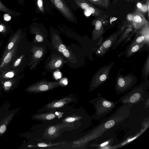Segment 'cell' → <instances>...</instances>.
<instances>
[{
  "label": "cell",
  "mask_w": 149,
  "mask_h": 149,
  "mask_svg": "<svg viewBox=\"0 0 149 149\" xmlns=\"http://www.w3.org/2000/svg\"><path fill=\"white\" fill-rule=\"evenodd\" d=\"M132 106L123 104L117 109L109 116L102 120L86 134L77 141V143L83 146L88 142L100 137L109 130L116 128L127 121L131 115Z\"/></svg>",
  "instance_id": "1"
},
{
  "label": "cell",
  "mask_w": 149,
  "mask_h": 149,
  "mask_svg": "<svg viewBox=\"0 0 149 149\" xmlns=\"http://www.w3.org/2000/svg\"><path fill=\"white\" fill-rule=\"evenodd\" d=\"M50 42L53 48L61 54L65 58V63L70 68L77 69L81 66L83 63V60L80 56V52L78 47L73 44L70 46L64 43L58 30L51 27L49 30Z\"/></svg>",
  "instance_id": "2"
},
{
  "label": "cell",
  "mask_w": 149,
  "mask_h": 149,
  "mask_svg": "<svg viewBox=\"0 0 149 149\" xmlns=\"http://www.w3.org/2000/svg\"><path fill=\"white\" fill-rule=\"evenodd\" d=\"M148 81H146L131 89L121 97L118 100V102L130 105L144 101L145 95L147 94L148 87Z\"/></svg>",
  "instance_id": "3"
},
{
  "label": "cell",
  "mask_w": 149,
  "mask_h": 149,
  "mask_svg": "<svg viewBox=\"0 0 149 149\" xmlns=\"http://www.w3.org/2000/svg\"><path fill=\"white\" fill-rule=\"evenodd\" d=\"M89 102L93 104L95 111L92 114L91 118L95 120H99L110 113L116 107L118 101L108 100L102 96H98L91 100Z\"/></svg>",
  "instance_id": "4"
},
{
  "label": "cell",
  "mask_w": 149,
  "mask_h": 149,
  "mask_svg": "<svg viewBox=\"0 0 149 149\" xmlns=\"http://www.w3.org/2000/svg\"><path fill=\"white\" fill-rule=\"evenodd\" d=\"M47 47L45 44L32 42L28 52V65L31 70L36 69L47 54Z\"/></svg>",
  "instance_id": "5"
},
{
  "label": "cell",
  "mask_w": 149,
  "mask_h": 149,
  "mask_svg": "<svg viewBox=\"0 0 149 149\" xmlns=\"http://www.w3.org/2000/svg\"><path fill=\"white\" fill-rule=\"evenodd\" d=\"M70 8L74 11L79 9L88 12L96 17H101L105 13L86 0H65Z\"/></svg>",
  "instance_id": "6"
},
{
  "label": "cell",
  "mask_w": 149,
  "mask_h": 149,
  "mask_svg": "<svg viewBox=\"0 0 149 149\" xmlns=\"http://www.w3.org/2000/svg\"><path fill=\"white\" fill-rule=\"evenodd\" d=\"M137 77L130 73L125 76L118 74L116 78L115 89L116 94H123L132 88L136 84Z\"/></svg>",
  "instance_id": "7"
},
{
  "label": "cell",
  "mask_w": 149,
  "mask_h": 149,
  "mask_svg": "<svg viewBox=\"0 0 149 149\" xmlns=\"http://www.w3.org/2000/svg\"><path fill=\"white\" fill-rule=\"evenodd\" d=\"M114 63V62H113L108 65L102 67L95 73L90 83L89 91L94 90L108 79Z\"/></svg>",
  "instance_id": "8"
},
{
  "label": "cell",
  "mask_w": 149,
  "mask_h": 149,
  "mask_svg": "<svg viewBox=\"0 0 149 149\" xmlns=\"http://www.w3.org/2000/svg\"><path fill=\"white\" fill-rule=\"evenodd\" d=\"M30 31L31 33L35 35L33 42L43 44L51 49V44L48 39V31L41 23L35 21L33 22L30 26Z\"/></svg>",
  "instance_id": "9"
},
{
  "label": "cell",
  "mask_w": 149,
  "mask_h": 149,
  "mask_svg": "<svg viewBox=\"0 0 149 149\" xmlns=\"http://www.w3.org/2000/svg\"><path fill=\"white\" fill-rule=\"evenodd\" d=\"M44 66L47 72H52L61 68L65 63L64 57L55 49L52 48Z\"/></svg>",
  "instance_id": "10"
},
{
  "label": "cell",
  "mask_w": 149,
  "mask_h": 149,
  "mask_svg": "<svg viewBox=\"0 0 149 149\" xmlns=\"http://www.w3.org/2000/svg\"><path fill=\"white\" fill-rule=\"evenodd\" d=\"M109 130L104 133L100 137L91 141L93 143L90 146L97 149H115L113 145L116 139V135Z\"/></svg>",
  "instance_id": "11"
},
{
  "label": "cell",
  "mask_w": 149,
  "mask_h": 149,
  "mask_svg": "<svg viewBox=\"0 0 149 149\" xmlns=\"http://www.w3.org/2000/svg\"><path fill=\"white\" fill-rule=\"evenodd\" d=\"M60 86H61L60 80L48 81L47 79H45L30 86L26 91L30 93H38L48 91Z\"/></svg>",
  "instance_id": "12"
},
{
  "label": "cell",
  "mask_w": 149,
  "mask_h": 149,
  "mask_svg": "<svg viewBox=\"0 0 149 149\" xmlns=\"http://www.w3.org/2000/svg\"><path fill=\"white\" fill-rule=\"evenodd\" d=\"M53 7L68 21L77 24V21L72 10L65 0H49Z\"/></svg>",
  "instance_id": "13"
},
{
  "label": "cell",
  "mask_w": 149,
  "mask_h": 149,
  "mask_svg": "<svg viewBox=\"0 0 149 149\" xmlns=\"http://www.w3.org/2000/svg\"><path fill=\"white\" fill-rule=\"evenodd\" d=\"M107 16L106 14L96 17L92 22L91 24L94 26L92 31L91 39L96 41L100 38L105 32V27L107 22Z\"/></svg>",
  "instance_id": "14"
},
{
  "label": "cell",
  "mask_w": 149,
  "mask_h": 149,
  "mask_svg": "<svg viewBox=\"0 0 149 149\" xmlns=\"http://www.w3.org/2000/svg\"><path fill=\"white\" fill-rule=\"evenodd\" d=\"M119 36L118 31L113 33L106 38L99 45L96 50V55L100 57L104 56L113 46Z\"/></svg>",
  "instance_id": "15"
},
{
  "label": "cell",
  "mask_w": 149,
  "mask_h": 149,
  "mask_svg": "<svg viewBox=\"0 0 149 149\" xmlns=\"http://www.w3.org/2000/svg\"><path fill=\"white\" fill-rule=\"evenodd\" d=\"M74 100V98L73 96L69 95L58 100H54L46 104L43 107L38 110L37 112H40L54 110L73 102Z\"/></svg>",
  "instance_id": "16"
},
{
  "label": "cell",
  "mask_w": 149,
  "mask_h": 149,
  "mask_svg": "<svg viewBox=\"0 0 149 149\" xmlns=\"http://www.w3.org/2000/svg\"><path fill=\"white\" fill-rule=\"evenodd\" d=\"M18 47V44L14 47L3 56L1 57L0 61V73L10 68V66L15 60Z\"/></svg>",
  "instance_id": "17"
},
{
  "label": "cell",
  "mask_w": 149,
  "mask_h": 149,
  "mask_svg": "<svg viewBox=\"0 0 149 149\" xmlns=\"http://www.w3.org/2000/svg\"><path fill=\"white\" fill-rule=\"evenodd\" d=\"M132 19L133 26L136 29H141L149 23L143 14L138 10L132 15Z\"/></svg>",
  "instance_id": "18"
},
{
  "label": "cell",
  "mask_w": 149,
  "mask_h": 149,
  "mask_svg": "<svg viewBox=\"0 0 149 149\" xmlns=\"http://www.w3.org/2000/svg\"><path fill=\"white\" fill-rule=\"evenodd\" d=\"M22 32L21 29L18 30L10 39L6 46L1 57L11 50L15 45L18 44L22 37Z\"/></svg>",
  "instance_id": "19"
},
{
  "label": "cell",
  "mask_w": 149,
  "mask_h": 149,
  "mask_svg": "<svg viewBox=\"0 0 149 149\" xmlns=\"http://www.w3.org/2000/svg\"><path fill=\"white\" fill-rule=\"evenodd\" d=\"M35 1L37 14H45L50 12L53 7L49 0H35Z\"/></svg>",
  "instance_id": "20"
},
{
  "label": "cell",
  "mask_w": 149,
  "mask_h": 149,
  "mask_svg": "<svg viewBox=\"0 0 149 149\" xmlns=\"http://www.w3.org/2000/svg\"><path fill=\"white\" fill-rule=\"evenodd\" d=\"M61 113L49 112L46 113H37L33 115V117L34 119L41 120H49L59 117V118L62 116Z\"/></svg>",
  "instance_id": "21"
},
{
  "label": "cell",
  "mask_w": 149,
  "mask_h": 149,
  "mask_svg": "<svg viewBox=\"0 0 149 149\" xmlns=\"http://www.w3.org/2000/svg\"><path fill=\"white\" fill-rule=\"evenodd\" d=\"M146 44V43H142L129 45L125 52V56L127 58L130 57L140 50Z\"/></svg>",
  "instance_id": "22"
},
{
  "label": "cell",
  "mask_w": 149,
  "mask_h": 149,
  "mask_svg": "<svg viewBox=\"0 0 149 149\" xmlns=\"http://www.w3.org/2000/svg\"><path fill=\"white\" fill-rule=\"evenodd\" d=\"M19 74L18 69H8L0 73V78L3 79L13 78Z\"/></svg>",
  "instance_id": "23"
},
{
  "label": "cell",
  "mask_w": 149,
  "mask_h": 149,
  "mask_svg": "<svg viewBox=\"0 0 149 149\" xmlns=\"http://www.w3.org/2000/svg\"><path fill=\"white\" fill-rule=\"evenodd\" d=\"M27 54H24L21 55L19 57L12 63L10 66V68L16 69L21 64L27 63L28 61V56Z\"/></svg>",
  "instance_id": "24"
},
{
  "label": "cell",
  "mask_w": 149,
  "mask_h": 149,
  "mask_svg": "<svg viewBox=\"0 0 149 149\" xmlns=\"http://www.w3.org/2000/svg\"><path fill=\"white\" fill-rule=\"evenodd\" d=\"M139 34L134 39L130 45L142 43H147L148 44L149 37L144 35Z\"/></svg>",
  "instance_id": "25"
},
{
  "label": "cell",
  "mask_w": 149,
  "mask_h": 149,
  "mask_svg": "<svg viewBox=\"0 0 149 149\" xmlns=\"http://www.w3.org/2000/svg\"><path fill=\"white\" fill-rule=\"evenodd\" d=\"M0 11L6 13L13 17L19 16L20 13L18 12L14 11L6 6L0 0Z\"/></svg>",
  "instance_id": "26"
},
{
  "label": "cell",
  "mask_w": 149,
  "mask_h": 149,
  "mask_svg": "<svg viewBox=\"0 0 149 149\" xmlns=\"http://www.w3.org/2000/svg\"><path fill=\"white\" fill-rule=\"evenodd\" d=\"M143 77L145 81H147L149 73V57L148 56L147 58L144 65L142 70Z\"/></svg>",
  "instance_id": "27"
},
{
  "label": "cell",
  "mask_w": 149,
  "mask_h": 149,
  "mask_svg": "<svg viewBox=\"0 0 149 149\" xmlns=\"http://www.w3.org/2000/svg\"><path fill=\"white\" fill-rule=\"evenodd\" d=\"M13 114H11L7 117L4 120V122L0 126V135H1L5 132L6 129L7 125L12 119L13 116Z\"/></svg>",
  "instance_id": "28"
},
{
  "label": "cell",
  "mask_w": 149,
  "mask_h": 149,
  "mask_svg": "<svg viewBox=\"0 0 149 149\" xmlns=\"http://www.w3.org/2000/svg\"><path fill=\"white\" fill-rule=\"evenodd\" d=\"M131 30V28L130 27L127 28L126 30L122 34L121 36L119 38V39H118L114 43L113 45L112 49H114L115 48L123 41V40L125 38L126 36H127V34L130 32Z\"/></svg>",
  "instance_id": "29"
},
{
  "label": "cell",
  "mask_w": 149,
  "mask_h": 149,
  "mask_svg": "<svg viewBox=\"0 0 149 149\" xmlns=\"http://www.w3.org/2000/svg\"><path fill=\"white\" fill-rule=\"evenodd\" d=\"M5 81L3 84V87L6 90H8L16 81L15 78Z\"/></svg>",
  "instance_id": "30"
},
{
  "label": "cell",
  "mask_w": 149,
  "mask_h": 149,
  "mask_svg": "<svg viewBox=\"0 0 149 149\" xmlns=\"http://www.w3.org/2000/svg\"><path fill=\"white\" fill-rule=\"evenodd\" d=\"M90 3L97 6L106 8L105 3L103 0H86Z\"/></svg>",
  "instance_id": "31"
},
{
  "label": "cell",
  "mask_w": 149,
  "mask_h": 149,
  "mask_svg": "<svg viewBox=\"0 0 149 149\" xmlns=\"http://www.w3.org/2000/svg\"><path fill=\"white\" fill-rule=\"evenodd\" d=\"M82 118L81 116H71L65 118L62 120V122L64 123H70L76 121H78Z\"/></svg>",
  "instance_id": "32"
},
{
  "label": "cell",
  "mask_w": 149,
  "mask_h": 149,
  "mask_svg": "<svg viewBox=\"0 0 149 149\" xmlns=\"http://www.w3.org/2000/svg\"><path fill=\"white\" fill-rule=\"evenodd\" d=\"M60 144V143H57L52 144H47L45 143H38L36 146L40 148H46L57 146Z\"/></svg>",
  "instance_id": "33"
},
{
  "label": "cell",
  "mask_w": 149,
  "mask_h": 149,
  "mask_svg": "<svg viewBox=\"0 0 149 149\" xmlns=\"http://www.w3.org/2000/svg\"><path fill=\"white\" fill-rule=\"evenodd\" d=\"M7 32V28L4 24H0V32L5 33Z\"/></svg>",
  "instance_id": "34"
},
{
  "label": "cell",
  "mask_w": 149,
  "mask_h": 149,
  "mask_svg": "<svg viewBox=\"0 0 149 149\" xmlns=\"http://www.w3.org/2000/svg\"><path fill=\"white\" fill-rule=\"evenodd\" d=\"M61 86H65L67 85L68 83L67 79L65 78L61 79L60 80Z\"/></svg>",
  "instance_id": "35"
},
{
  "label": "cell",
  "mask_w": 149,
  "mask_h": 149,
  "mask_svg": "<svg viewBox=\"0 0 149 149\" xmlns=\"http://www.w3.org/2000/svg\"><path fill=\"white\" fill-rule=\"evenodd\" d=\"M4 18L5 20L6 21L10 20L11 18V16L8 13L5 14L4 15Z\"/></svg>",
  "instance_id": "36"
},
{
  "label": "cell",
  "mask_w": 149,
  "mask_h": 149,
  "mask_svg": "<svg viewBox=\"0 0 149 149\" xmlns=\"http://www.w3.org/2000/svg\"><path fill=\"white\" fill-rule=\"evenodd\" d=\"M55 73L54 74V76L56 79H58L61 77V73L60 72H58L56 71L55 72H54Z\"/></svg>",
  "instance_id": "37"
},
{
  "label": "cell",
  "mask_w": 149,
  "mask_h": 149,
  "mask_svg": "<svg viewBox=\"0 0 149 149\" xmlns=\"http://www.w3.org/2000/svg\"><path fill=\"white\" fill-rule=\"evenodd\" d=\"M104 1L106 8H107L109 7L110 4V0H103Z\"/></svg>",
  "instance_id": "38"
},
{
  "label": "cell",
  "mask_w": 149,
  "mask_h": 149,
  "mask_svg": "<svg viewBox=\"0 0 149 149\" xmlns=\"http://www.w3.org/2000/svg\"><path fill=\"white\" fill-rule=\"evenodd\" d=\"M19 3L22 5H24V3L25 0H17Z\"/></svg>",
  "instance_id": "39"
},
{
  "label": "cell",
  "mask_w": 149,
  "mask_h": 149,
  "mask_svg": "<svg viewBox=\"0 0 149 149\" xmlns=\"http://www.w3.org/2000/svg\"><path fill=\"white\" fill-rule=\"evenodd\" d=\"M126 0L127 1H133V0Z\"/></svg>",
  "instance_id": "40"
},
{
  "label": "cell",
  "mask_w": 149,
  "mask_h": 149,
  "mask_svg": "<svg viewBox=\"0 0 149 149\" xmlns=\"http://www.w3.org/2000/svg\"></svg>",
  "instance_id": "41"
},
{
  "label": "cell",
  "mask_w": 149,
  "mask_h": 149,
  "mask_svg": "<svg viewBox=\"0 0 149 149\" xmlns=\"http://www.w3.org/2000/svg\"></svg>",
  "instance_id": "42"
}]
</instances>
